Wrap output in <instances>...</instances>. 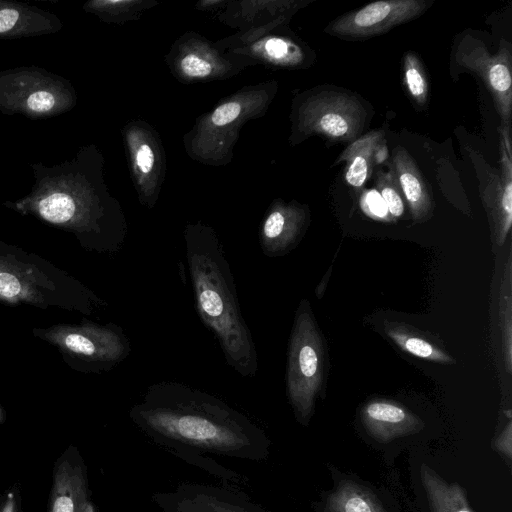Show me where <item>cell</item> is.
I'll return each mask as SVG.
<instances>
[{
    "instance_id": "obj_26",
    "label": "cell",
    "mask_w": 512,
    "mask_h": 512,
    "mask_svg": "<svg viewBox=\"0 0 512 512\" xmlns=\"http://www.w3.org/2000/svg\"><path fill=\"white\" fill-rule=\"evenodd\" d=\"M21 292V284L18 279L8 273H0V295L13 298Z\"/></svg>"
},
{
    "instance_id": "obj_23",
    "label": "cell",
    "mask_w": 512,
    "mask_h": 512,
    "mask_svg": "<svg viewBox=\"0 0 512 512\" xmlns=\"http://www.w3.org/2000/svg\"><path fill=\"white\" fill-rule=\"evenodd\" d=\"M265 52L273 59L284 63H298L303 54L294 44L281 38H271L265 42Z\"/></svg>"
},
{
    "instance_id": "obj_10",
    "label": "cell",
    "mask_w": 512,
    "mask_h": 512,
    "mask_svg": "<svg viewBox=\"0 0 512 512\" xmlns=\"http://www.w3.org/2000/svg\"><path fill=\"white\" fill-rule=\"evenodd\" d=\"M151 498L162 512H268L244 493L208 484L183 483Z\"/></svg>"
},
{
    "instance_id": "obj_24",
    "label": "cell",
    "mask_w": 512,
    "mask_h": 512,
    "mask_svg": "<svg viewBox=\"0 0 512 512\" xmlns=\"http://www.w3.org/2000/svg\"><path fill=\"white\" fill-rule=\"evenodd\" d=\"M180 64L183 72L190 77H204L212 70L208 61L193 54L185 56Z\"/></svg>"
},
{
    "instance_id": "obj_29",
    "label": "cell",
    "mask_w": 512,
    "mask_h": 512,
    "mask_svg": "<svg viewBox=\"0 0 512 512\" xmlns=\"http://www.w3.org/2000/svg\"><path fill=\"white\" fill-rule=\"evenodd\" d=\"M136 162L143 173H148L154 165V154L149 145L143 144L136 154Z\"/></svg>"
},
{
    "instance_id": "obj_15",
    "label": "cell",
    "mask_w": 512,
    "mask_h": 512,
    "mask_svg": "<svg viewBox=\"0 0 512 512\" xmlns=\"http://www.w3.org/2000/svg\"><path fill=\"white\" fill-rule=\"evenodd\" d=\"M391 170L408 204L413 221H428L433 216V196L415 160L405 148H394Z\"/></svg>"
},
{
    "instance_id": "obj_1",
    "label": "cell",
    "mask_w": 512,
    "mask_h": 512,
    "mask_svg": "<svg viewBox=\"0 0 512 512\" xmlns=\"http://www.w3.org/2000/svg\"><path fill=\"white\" fill-rule=\"evenodd\" d=\"M132 423L148 438L185 462L227 482L242 478L207 454L259 462L271 441L258 425L223 400L176 381L150 385L129 410Z\"/></svg>"
},
{
    "instance_id": "obj_17",
    "label": "cell",
    "mask_w": 512,
    "mask_h": 512,
    "mask_svg": "<svg viewBox=\"0 0 512 512\" xmlns=\"http://www.w3.org/2000/svg\"><path fill=\"white\" fill-rule=\"evenodd\" d=\"M420 474L431 512H473L459 484L447 482L427 465Z\"/></svg>"
},
{
    "instance_id": "obj_3",
    "label": "cell",
    "mask_w": 512,
    "mask_h": 512,
    "mask_svg": "<svg viewBox=\"0 0 512 512\" xmlns=\"http://www.w3.org/2000/svg\"><path fill=\"white\" fill-rule=\"evenodd\" d=\"M185 243L199 317L216 336L226 363L242 377H254L258 372L256 346L221 243L211 229L198 226L186 230Z\"/></svg>"
},
{
    "instance_id": "obj_20",
    "label": "cell",
    "mask_w": 512,
    "mask_h": 512,
    "mask_svg": "<svg viewBox=\"0 0 512 512\" xmlns=\"http://www.w3.org/2000/svg\"><path fill=\"white\" fill-rule=\"evenodd\" d=\"M499 321L504 367L512 371V253L509 252L500 285Z\"/></svg>"
},
{
    "instance_id": "obj_30",
    "label": "cell",
    "mask_w": 512,
    "mask_h": 512,
    "mask_svg": "<svg viewBox=\"0 0 512 512\" xmlns=\"http://www.w3.org/2000/svg\"><path fill=\"white\" fill-rule=\"evenodd\" d=\"M1 418H2V415H1V411H0V421H1Z\"/></svg>"
},
{
    "instance_id": "obj_18",
    "label": "cell",
    "mask_w": 512,
    "mask_h": 512,
    "mask_svg": "<svg viewBox=\"0 0 512 512\" xmlns=\"http://www.w3.org/2000/svg\"><path fill=\"white\" fill-rule=\"evenodd\" d=\"M325 512H387L378 498L365 486L342 480L327 496Z\"/></svg>"
},
{
    "instance_id": "obj_4",
    "label": "cell",
    "mask_w": 512,
    "mask_h": 512,
    "mask_svg": "<svg viewBox=\"0 0 512 512\" xmlns=\"http://www.w3.org/2000/svg\"><path fill=\"white\" fill-rule=\"evenodd\" d=\"M325 347L307 300L299 304L290 334L286 390L298 422L307 425L324 381Z\"/></svg>"
},
{
    "instance_id": "obj_2",
    "label": "cell",
    "mask_w": 512,
    "mask_h": 512,
    "mask_svg": "<svg viewBox=\"0 0 512 512\" xmlns=\"http://www.w3.org/2000/svg\"><path fill=\"white\" fill-rule=\"evenodd\" d=\"M98 160L92 147H84L72 160L57 165L33 163L30 193L4 204L48 223L91 233L100 249L115 252L123 245L126 231L123 221L104 205L98 188Z\"/></svg>"
},
{
    "instance_id": "obj_19",
    "label": "cell",
    "mask_w": 512,
    "mask_h": 512,
    "mask_svg": "<svg viewBox=\"0 0 512 512\" xmlns=\"http://www.w3.org/2000/svg\"><path fill=\"white\" fill-rule=\"evenodd\" d=\"M384 331L399 348L415 357L444 364L454 362L453 358L444 350L407 326L387 323Z\"/></svg>"
},
{
    "instance_id": "obj_8",
    "label": "cell",
    "mask_w": 512,
    "mask_h": 512,
    "mask_svg": "<svg viewBox=\"0 0 512 512\" xmlns=\"http://www.w3.org/2000/svg\"><path fill=\"white\" fill-rule=\"evenodd\" d=\"M369 112L354 93L325 88L305 104L303 124L307 132L336 142H353L368 123Z\"/></svg>"
},
{
    "instance_id": "obj_7",
    "label": "cell",
    "mask_w": 512,
    "mask_h": 512,
    "mask_svg": "<svg viewBox=\"0 0 512 512\" xmlns=\"http://www.w3.org/2000/svg\"><path fill=\"white\" fill-rule=\"evenodd\" d=\"M500 170L491 167L478 151L467 147L479 182V193L489 220L492 241L502 246L512 225L511 129L500 127Z\"/></svg>"
},
{
    "instance_id": "obj_11",
    "label": "cell",
    "mask_w": 512,
    "mask_h": 512,
    "mask_svg": "<svg viewBox=\"0 0 512 512\" xmlns=\"http://www.w3.org/2000/svg\"><path fill=\"white\" fill-rule=\"evenodd\" d=\"M47 512H94L87 467L73 446L54 465Z\"/></svg>"
},
{
    "instance_id": "obj_14",
    "label": "cell",
    "mask_w": 512,
    "mask_h": 512,
    "mask_svg": "<svg viewBox=\"0 0 512 512\" xmlns=\"http://www.w3.org/2000/svg\"><path fill=\"white\" fill-rule=\"evenodd\" d=\"M63 28L60 18L40 7L0 0V38L19 39L54 34Z\"/></svg>"
},
{
    "instance_id": "obj_22",
    "label": "cell",
    "mask_w": 512,
    "mask_h": 512,
    "mask_svg": "<svg viewBox=\"0 0 512 512\" xmlns=\"http://www.w3.org/2000/svg\"><path fill=\"white\" fill-rule=\"evenodd\" d=\"M376 188L390 215L394 218L400 217L404 212L403 195L391 169L388 172H378Z\"/></svg>"
},
{
    "instance_id": "obj_21",
    "label": "cell",
    "mask_w": 512,
    "mask_h": 512,
    "mask_svg": "<svg viewBox=\"0 0 512 512\" xmlns=\"http://www.w3.org/2000/svg\"><path fill=\"white\" fill-rule=\"evenodd\" d=\"M403 79L412 101L420 107L426 106L429 96L427 75L420 58L412 51L403 56Z\"/></svg>"
},
{
    "instance_id": "obj_6",
    "label": "cell",
    "mask_w": 512,
    "mask_h": 512,
    "mask_svg": "<svg viewBox=\"0 0 512 512\" xmlns=\"http://www.w3.org/2000/svg\"><path fill=\"white\" fill-rule=\"evenodd\" d=\"M456 71L477 75L490 92L501 125L511 127L512 114V48L502 39L497 53L492 54L486 45L465 33L457 41L452 53Z\"/></svg>"
},
{
    "instance_id": "obj_9",
    "label": "cell",
    "mask_w": 512,
    "mask_h": 512,
    "mask_svg": "<svg viewBox=\"0 0 512 512\" xmlns=\"http://www.w3.org/2000/svg\"><path fill=\"white\" fill-rule=\"evenodd\" d=\"M426 0H381L341 15L325 28L346 40L371 38L422 15L432 4Z\"/></svg>"
},
{
    "instance_id": "obj_13",
    "label": "cell",
    "mask_w": 512,
    "mask_h": 512,
    "mask_svg": "<svg viewBox=\"0 0 512 512\" xmlns=\"http://www.w3.org/2000/svg\"><path fill=\"white\" fill-rule=\"evenodd\" d=\"M308 214L301 207H277L266 217L260 232L264 255L279 257L290 252L302 238Z\"/></svg>"
},
{
    "instance_id": "obj_27",
    "label": "cell",
    "mask_w": 512,
    "mask_h": 512,
    "mask_svg": "<svg viewBox=\"0 0 512 512\" xmlns=\"http://www.w3.org/2000/svg\"><path fill=\"white\" fill-rule=\"evenodd\" d=\"M0 512H22L21 499L18 490H7L0 496Z\"/></svg>"
},
{
    "instance_id": "obj_25",
    "label": "cell",
    "mask_w": 512,
    "mask_h": 512,
    "mask_svg": "<svg viewBox=\"0 0 512 512\" xmlns=\"http://www.w3.org/2000/svg\"><path fill=\"white\" fill-rule=\"evenodd\" d=\"M239 103L230 102L219 106L211 116V121L216 126H224L234 121L240 114Z\"/></svg>"
},
{
    "instance_id": "obj_28",
    "label": "cell",
    "mask_w": 512,
    "mask_h": 512,
    "mask_svg": "<svg viewBox=\"0 0 512 512\" xmlns=\"http://www.w3.org/2000/svg\"><path fill=\"white\" fill-rule=\"evenodd\" d=\"M512 423L509 421L501 434L495 440L496 449L508 459H511Z\"/></svg>"
},
{
    "instance_id": "obj_12",
    "label": "cell",
    "mask_w": 512,
    "mask_h": 512,
    "mask_svg": "<svg viewBox=\"0 0 512 512\" xmlns=\"http://www.w3.org/2000/svg\"><path fill=\"white\" fill-rule=\"evenodd\" d=\"M361 420L367 434L381 443L414 434L423 427L421 419L397 403L372 400L364 405Z\"/></svg>"
},
{
    "instance_id": "obj_5",
    "label": "cell",
    "mask_w": 512,
    "mask_h": 512,
    "mask_svg": "<svg viewBox=\"0 0 512 512\" xmlns=\"http://www.w3.org/2000/svg\"><path fill=\"white\" fill-rule=\"evenodd\" d=\"M77 96L70 81L44 68L20 66L0 70V112L46 119L70 111Z\"/></svg>"
},
{
    "instance_id": "obj_16",
    "label": "cell",
    "mask_w": 512,
    "mask_h": 512,
    "mask_svg": "<svg viewBox=\"0 0 512 512\" xmlns=\"http://www.w3.org/2000/svg\"><path fill=\"white\" fill-rule=\"evenodd\" d=\"M387 153L383 131H370L351 142L336 160L346 163L345 180L354 187H362L369 178L378 155Z\"/></svg>"
}]
</instances>
